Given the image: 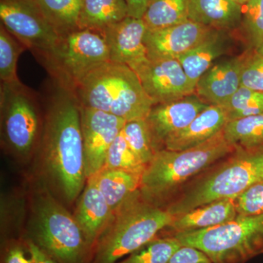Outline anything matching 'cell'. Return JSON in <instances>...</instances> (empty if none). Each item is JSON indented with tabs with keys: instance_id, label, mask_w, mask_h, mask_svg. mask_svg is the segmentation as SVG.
<instances>
[{
	"instance_id": "obj_1",
	"label": "cell",
	"mask_w": 263,
	"mask_h": 263,
	"mask_svg": "<svg viewBox=\"0 0 263 263\" xmlns=\"http://www.w3.org/2000/svg\"><path fill=\"white\" fill-rule=\"evenodd\" d=\"M49 81L42 94L44 120L39 146L48 172L66 200L72 202L87 181L81 105L73 91Z\"/></svg>"
},
{
	"instance_id": "obj_2",
	"label": "cell",
	"mask_w": 263,
	"mask_h": 263,
	"mask_svg": "<svg viewBox=\"0 0 263 263\" xmlns=\"http://www.w3.org/2000/svg\"><path fill=\"white\" fill-rule=\"evenodd\" d=\"M263 181V148L235 147L228 159L197 176L166 205L174 217L201 205L235 200L254 183Z\"/></svg>"
},
{
	"instance_id": "obj_3",
	"label": "cell",
	"mask_w": 263,
	"mask_h": 263,
	"mask_svg": "<svg viewBox=\"0 0 263 263\" xmlns=\"http://www.w3.org/2000/svg\"><path fill=\"white\" fill-rule=\"evenodd\" d=\"M234 149L226 141L222 129L209 141L193 148L159 151L145 167L140 192L148 201L164 207L163 204L171 202L184 185Z\"/></svg>"
},
{
	"instance_id": "obj_4",
	"label": "cell",
	"mask_w": 263,
	"mask_h": 263,
	"mask_svg": "<svg viewBox=\"0 0 263 263\" xmlns=\"http://www.w3.org/2000/svg\"><path fill=\"white\" fill-rule=\"evenodd\" d=\"M174 217L137 190L114 212L93 251L91 263H116L133 253L168 228Z\"/></svg>"
},
{
	"instance_id": "obj_5",
	"label": "cell",
	"mask_w": 263,
	"mask_h": 263,
	"mask_svg": "<svg viewBox=\"0 0 263 263\" xmlns=\"http://www.w3.org/2000/svg\"><path fill=\"white\" fill-rule=\"evenodd\" d=\"M74 92L82 106L126 122L146 119L154 105L136 72L128 65L111 61L91 71Z\"/></svg>"
},
{
	"instance_id": "obj_6",
	"label": "cell",
	"mask_w": 263,
	"mask_h": 263,
	"mask_svg": "<svg viewBox=\"0 0 263 263\" xmlns=\"http://www.w3.org/2000/svg\"><path fill=\"white\" fill-rule=\"evenodd\" d=\"M58 263H91L93 251L74 215L46 189L36 195L28 238Z\"/></svg>"
},
{
	"instance_id": "obj_7",
	"label": "cell",
	"mask_w": 263,
	"mask_h": 263,
	"mask_svg": "<svg viewBox=\"0 0 263 263\" xmlns=\"http://www.w3.org/2000/svg\"><path fill=\"white\" fill-rule=\"evenodd\" d=\"M171 235L181 245L202 251L213 263H245L263 254V214L238 216L208 229Z\"/></svg>"
},
{
	"instance_id": "obj_8",
	"label": "cell",
	"mask_w": 263,
	"mask_h": 263,
	"mask_svg": "<svg viewBox=\"0 0 263 263\" xmlns=\"http://www.w3.org/2000/svg\"><path fill=\"white\" fill-rule=\"evenodd\" d=\"M0 111L3 142L14 153L27 157L39 146L44 105L42 94L20 79L0 84Z\"/></svg>"
},
{
	"instance_id": "obj_9",
	"label": "cell",
	"mask_w": 263,
	"mask_h": 263,
	"mask_svg": "<svg viewBox=\"0 0 263 263\" xmlns=\"http://www.w3.org/2000/svg\"><path fill=\"white\" fill-rule=\"evenodd\" d=\"M109 61L108 45L103 34L79 29L60 36L42 66L51 81L74 91L91 71Z\"/></svg>"
},
{
	"instance_id": "obj_10",
	"label": "cell",
	"mask_w": 263,
	"mask_h": 263,
	"mask_svg": "<svg viewBox=\"0 0 263 263\" xmlns=\"http://www.w3.org/2000/svg\"><path fill=\"white\" fill-rule=\"evenodd\" d=\"M0 20L41 65L60 38L36 0H0Z\"/></svg>"
},
{
	"instance_id": "obj_11",
	"label": "cell",
	"mask_w": 263,
	"mask_h": 263,
	"mask_svg": "<svg viewBox=\"0 0 263 263\" xmlns=\"http://www.w3.org/2000/svg\"><path fill=\"white\" fill-rule=\"evenodd\" d=\"M131 68L154 105L175 101L195 93V87L179 60L148 57Z\"/></svg>"
},
{
	"instance_id": "obj_12",
	"label": "cell",
	"mask_w": 263,
	"mask_h": 263,
	"mask_svg": "<svg viewBox=\"0 0 263 263\" xmlns=\"http://www.w3.org/2000/svg\"><path fill=\"white\" fill-rule=\"evenodd\" d=\"M81 115L85 172L88 180L103 168L110 145L127 122L117 116L82 105Z\"/></svg>"
},
{
	"instance_id": "obj_13",
	"label": "cell",
	"mask_w": 263,
	"mask_h": 263,
	"mask_svg": "<svg viewBox=\"0 0 263 263\" xmlns=\"http://www.w3.org/2000/svg\"><path fill=\"white\" fill-rule=\"evenodd\" d=\"M209 105L195 93L175 101L154 105L146 121L156 153L163 149L170 137L187 127Z\"/></svg>"
},
{
	"instance_id": "obj_14",
	"label": "cell",
	"mask_w": 263,
	"mask_h": 263,
	"mask_svg": "<svg viewBox=\"0 0 263 263\" xmlns=\"http://www.w3.org/2000/svg\"><path fill=\"white\" fill-rule=\"evenodd\" d=\"M213 29L190 19L167 28L148 29L145 37L148 57L178 60L203 41Z\"/></svg>"
},
{
	"instance_id": "obj_15",
	"label": "cell",
	"mask_w": 263,
	"mask_h": 263,
	"mask_svg": "<svg viewBox=\"0 0 263 263\" xmlns=\"http://www.w3.org/2000/svg\"><path fill=\"white\" fill-rule=\"evenodd\" d=\"M148 30L143 18L127 16L104 32L110 60L133 67L148 58L145 37Z\"/></svg>"
},
{
	"instance_id": "obj_16",
	"label": "cell",
	"mask_w": 263,
	"mask_h": 263,
	"mask_svg": "<svg viewBox=\"0 0 263 263\" xmlns=\"http://www.w3.org/2000/svg\"><path fill=\"white\" fill-rule=\"evenodd\" d=\"M247 54V50L213 65L197 81L195 94L209 105L224 106L240 88Z\"/></svg>"
},
{
	"instance_id": "obj_17",
	"label": "cell",
	"mask_w": 263,
	"mask_h": 263,
	"mask_svg": "<svg viewBox=\"0 0 263 263\" xmlns=\"http://www.w3.org/2000/svg\"><path fill=\"white\" fill-rule=\"evenodd\" d=\"M113 215V211L99 190L94 178H90L79 197L74 217L92 251Z\"/></svg>"
},
{
	"instance_id": "obj_18",
	"label": "cell",
	"mask_w": 263,
	"mask_h": 263,
	"mask_svg": "<svg viewBox=\"0 0 263 263\" xmlns=\"http://www.w3.org/2000/svg\"><path fill=\"white\" fill-rule=\"evenodd\" d=\"M228 122L222 106L210 105L187 127L170 137L164 143L163 149L183 151L199 146L222 130Z\"/></svg>"
},
{
	"instance_id": "obj_19",
	"label": "cell",
	"mask_w": 263,
	"mask_h": 263,
	"mask_svg": "<svg viewBox=\"0 0 263 263\" xmlns=\"http://www.w3.org/2000/svg\"><path fill=\"white\" fill-rule=\"evenodd\" d=\"M230 32L213 29L203 41L178 59L195 88L200 78L214 65V62L229 51Z\"/></svg>"
},
{
	"instance_id": "obj_20",
	"label": "cell",
	"mask_w": 263,
	"mask_h": 263,
	"mask_svg": "<svg viewBox=\"0 0 263 263\" xmlns=\"http://www.w3.org/2000/svg\"><path fill=\"white\" fill-rule=\"evenodd\" d=\"M242 6L233 0H190L189 19L197 23L233 32L239 27Z\"/></svg>"
},
{
	"instance_id": "obj_21",
	"label": "cell",
	"mask_w": 263,
	"mask_h": 263,
	"mask_svg": "<svg viewBox=\"0 0 263 263\" xmlns=\"http://www.w3.org/2000/svg\"><path fill=\"white\" fill-rule=\"evenodd\" d=\"M237 216L235 200H219L174 217L168 228L172 233L205 230L228 222Z\"/></svg>"
},
{
	"instance_id": "obj_22",
	"label": "cell",
	"mask_w": 263,
	"mask_h": 263,
	"mask_svg": "<svg viewBox=\"0 0 263 263\" xmlns=\"http://www.w3.org/2000/svg\"><path fill=\"white\" fill-rule=\"evenodd\" d=\"M128 15L124 0H81L79 29L103 34L107 29Z\"/></svg>"
},
{
	"instance_id": "obj_23",
	"label": "cell",
	"mask_w": 263,
	"mask_h": 263,
	"mask_svg": "<svg viewBox=\"0 0 263 263\" xmlns=\"http://www.w3.org/2000/svg\"><path fill=\"white\" fill-rule=\"evenodd\" d=\"M141 176L121 170L102 169L92 177L114 212L132 194L139 190Z\"/></svg>"
},
{
	"instance_id": "obj_24",
	"label": "cell",
	"mask_w": 263,
	"mask_h": 263,
	"mask_svg": "<svg viewBox=\"0 0 263 263\" xmlns=\"http://www.w3.org/2000/svg\"><path fill=\"white\" fill-rule=\"evenodd\" d=\"M223 134L233 148H263V114L229 121L223 128Z\"/></svg>"
},
{
	"instance_id": "obj_25",
	"label": "cell",
	"mask_w": 263,
	"mask_h": 263,
	"mask_svg": "<svg viewBox=\"0 0 263 263\" xmlns=\"http://www.w3.org/2000/svg\"><path fill=\"white\" fill-rule=\"evenodd\" d=\"M43 15L60 36L79 29L81 0H36Z\"/></svg>"
},
{
	"instance_id": "obj_26",
	"label": "cell",
	"mask_w": 263,
	"mask_h": 263,
	"mask_svg": "<svg viewBox=\"0 0 263 263\" xmlns=\"http://www.w3.org/2000/svg\"><path fill=\"white\" fill-rule=\"evenodd\" d=\"M190 0H151L143 16L148 30L167 28L189 20Z\"/></svg>"
},
{
	"instance_id": "obj_27",
	"label": "cell",
	"mask_w": 263,
	"mask_h": 263,
	"mask_svg": "<svg viewBox=\"0 0 263 263\" xmlns=\"http://www.w3.org/2000/svg\"><path fill=\"white\" fill-rule=\"evenodd\" d=\"M181 246L172 235L157 236L125 259L116 263H168L173 254Z\"/></svg>"
},
{
	"instance_id": "obj_28",
	"label": "cell",
	"mask_w": 263,
	"mask_h": 263,
	"mask_svg": "<svg viewBox=\"0 0 263 263\" xmlns=\"http://www.w3.org/2000/svg\"><path fill=\"white\" fill-rule=\"evenodd\" d=\"M240 35L247 50L258 49L263 43V0H249L242 6Z\"/></svg>"
},
{
	"instance_id": "obj_29",
	"label": "cell",
	"mask_w": 263,
	"mask_h": 263,
	"mask_svg": "<svg viewBox=\"0 0 263 263\" xmlns=\"http://www.w3.org/2000/svg\"><path fill=\"white\" fill-rule=\"evenodd\" d=\"M27 48L16 37L0 24V81H18L17 63L19 57Z\"/></svg>"
},
{
	"instance_id": "obj_30",
	"label": "cell",
	"mask_w": 263,
	"mask_h": 263,
	"mask_svg": "<svg viewBox=\"0 0 263 263\" xmlns=\"http://www.w3.org/2000/svg\"><path fill=\"white\" fill-rule=\"evenodd\" d=\"M223 108L228 122L263 114V91L240 86Z\"/></svg>"
},
{
	"instance_id": "obj_31",
	"label": "cell",
	"mask_w": 263,
	"mask_h": 263,
	"mask_svg": "<svg viewBox=\"0 0 263 263\" xmlns=\"http://www.w3.org/2000/svg\"><path fill=\"white\" fill-rule=\"evenodd\" d=\"M126 141L140 161L146 166L153 160L156 152L152 144L146 119L126 122L122 129Z\"/></svg>"
},
{
	"instance_id": "obj_32",
	"label": "cell",
	"mask_w": 263,
	"mask_h": 263,
	"mask_svg": "<svg viewBox=\"0 0 263 263\" xmlns=\"http://www.w3.org/2000/svg\"><path fill=\"white\" fill-rule=\"evenodd\" d=\"M145 167L129 148L121 132L109 148L103 169L121 170L142 175Z\"/></svg>"
},
{
	"instance_id": "obj_33",
	"label": "cell",
	"mask_w": 263,
	"mask_h": 263,
	"mask_svg": "<svg viewBox=\"0 0 263 263\" xmlns=\"http://www.w3.org/2000/svg\"><path fill=\"white\" fill-rule=\"evenodd\" d=\"M240 86L263 91V57L254 50H247L240 77Z\"/></svg>"
},
{
	"instance_id": "obj_34",
	"label": "cell",
	"mask_w": 263,
	"mask_h": 263,
	"mask_svg": "<svg viewBox=\"0 0 263 263\" xmlns=\"http://www.w3.org/2000/svg\"><path fill=\"white\" fill-rule=\"evenodd\" d=\"M238 216L263 214V181L254 183L235 199Z\"/></svg>"
},
{
	"instance_id": "obj_35",
	"label": "cell",
	"mask_w": 263,
	"mask_h": 263,
	"mask_svg": "<svg viewBox=\"0 0 263 263\" xmlns=\"http://www.w3.org/2000/svg\"><path fill=\"white\" fill-rule=\"evenodd\" d=\"M1 263H32L26 240H10L5 243Z\"/></svg>"
},
{
	"instance_id": "obj_36",
	"label": "cell",
	"mask_w": 263,
	"mask_h": 263,
	"mask_svg": "<svg viewBox=\"0 0 263 263\" xmlns=\"http://www.w3.org/2000/svg\"><path fill=\"white\" fill-rule=\"evenodd\" d=\"M168 263H213L206 254L190 246L181 245L173 254Z\"/></svg>"
},
{
	"instance_id": "obj_37",
	"label": "cell",
	"mask_w": 263,
	"mask_h": 263,
	"mask_svg": "<svg viewBox=\"0 0 263 263\" xmlns=\"http://www.w3.org/2000/svg\"><path fill=\"white\" fill-rule=\"evenodd\" d=\"M32 263H58L47 252L38 247L32 240L25 239Z\"/></svg>"
},
{
	"instance_id": "obj_38",
	"label": "cell",
	"mask_w": 263,
	"mask_h": 263,
	"mask_svg": "<svg viewBox=\"0 0 263 263\" xmlns=\"http://www.w3.org/2000/svg\"><path fill=\"white\" fill-rule=\"evenodd\" d=\"M124 1L127 3L129 16L142 18L151 0H124Z\"/></svg>"
},
{
	"instance_id": "obj_39",
	"label": "cell",
	"mask_w": 263,
	"mask_h": 263,
	"mask_svg": "<svg viewBox=\"0 0 263 263\" xmlns=\"http://www.w3.org/2000/svg\"><path fill=\"white\" fill-rule=\"evenodd\" d=\"M233 1L236 3V4L243 6V5H245L246 3H248L249 0H233Z\"/></svg>"
},
{
	"instance_id": "obj_40",
	"label": "cell",
	"mask_w": 263,
	"mask_h": 263,
	"mask_svg": "<svg viewBox=\"0 0 263 263\" xmlns=\"http://www.w3.org/2000/svg\"><path fill=\"white\" fill-rule=\"evenodd\" d=\"M256 51H257L259 54H260L261 56L263 57V43L261 44V46H259L258 49L256 50Z\"/></svg>"
}]
</instances>
